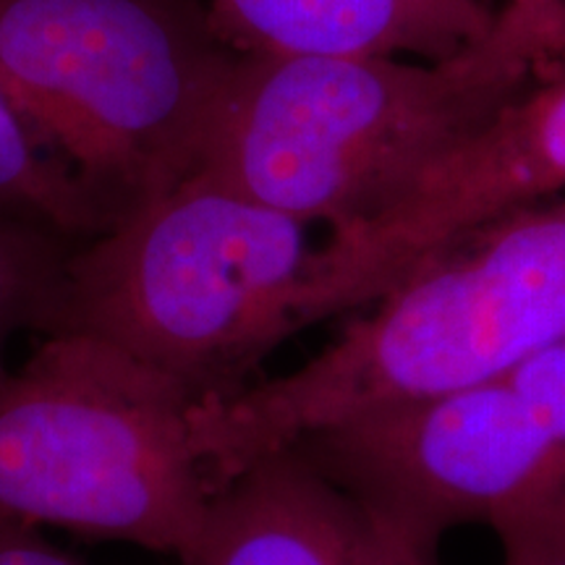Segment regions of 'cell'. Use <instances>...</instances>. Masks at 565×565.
Returning <instances> with one entry per match:
<instances>
[{"label":"cell","mask_w":565,"mask_h":565,"mask_svg":"<svg viewBox=\"0 0 565 565\" xmlns=\"http://www.w3.org/2000/svg\"><path fill=\"white\" fill-rule=\"evenodd\" d=\"M565 58V34L503 9L448 61L242 55L200 171L330 228L372 221Z\"/></svg>","instance_id":"obj_1"},{"label":"cell","mask_w":565,"mask_h":565,"mask_svg":"<svg viewBox=\"0 0 565 565\" xmlns=\"http://www.w3.org/2000/svg\"><path fill=\"white\" fill-rule=\"evenodd\" d=\"M362 312L299 370L194 406L212 484L333 424L490 383L565 338V194L469 233Z\"/></svg>","instance_id":"obj_2"},{"label":"cell","mask_w":565,"mask_h":565,"mask_svg":"<svg viewBox=\"0 0 565 565\" xmlns=\"http://www.w3.org/2000/svg\"><path fill=\"white\" fill-rule=\"evenodd\" d=\"M238 63L204 0H0V87L113 228L196 175Z\"/></svg>","instance_id":"obj_3"},{"label":"cell","mask_w":565,"mask_h":565,"mask_svg":"<svg viewBox=\"0 0 565 565\" xmlns=\"http://www.w3.org/2000/svg\"><path fill=\"white\" fill-rule=\"evenodd\" d=\"M315 254L307 223L196 173L76 244L58 333L100 338L196 406L223 404L259 383L270 351L301 330Z\"/></svg>","instance_id":"obj_4"},{"label":"cell","mask_w":565,"mask_h":565,"mask_svg":"<svg viewBox=\"0 0 565 565\" xmlns=\"http://www.w3.org/2000/svg\"><path fill=\"white\" fill-rule=\"evenodd\" d=\"M194 398L131 353L82 333L0 362V515L179 557L215 487Z\"/></svg>","instance_id":"obj_5"},{"label":"cell","mask_w":565,"mask_h":565,"mask_svg":"<svg viewBox=\"0 0 565 565\" xmlns=\"http://www.w3.org/2000/svg\"><path fill=\"white\" fill-rule=\"evenodd\" d=\"M387 532L435 550L565 494V448L508 377L408 401L294 443Z\"/></svg>","instance_id":"obj_6"},{"label":"cell","mask_w":565,"mask_h":565,"mask_svg":"<svg viewBox=\"0 0 565 565\" xmlns=\"http://www.w3.org/2000/svg\"><path fill=\"white\" fill-rule=\"evenodd\" d=\"M565 194V58L482 131L437 160L391 207L317 246L299 328L362 312L463 236Z\"/></svg>","instance_id":"obj_7"},{"label":"cell","mask_w":565,"mask_h":565,"mask_svg":"<svg viewBox=\"0 0 565 565\" xmlns=\"http://www.w3.org/2000/svg\"><path fill=\"white\" fill-rule=\"evenodd\" d=\"M374 521L294 445L215 487L179 565H359Z\"/></svg>","instance_id":"obj_8"},{"label":"cell","mask_w":565,"mask_h":565,"mask_svg":"<svg viewBox=\"0 0 565 565\" xmlns=\"http://www.w3.org/2000/svg\"><path fill=\"white\" fill-rule=\"evenodd\" d=\"M238 55H385L448 61L490 38L492 0H204Z\"/></svg>","instance_id":"obj_9"},{"label":"cell","mask_w":565,"mask_h":565,"mask_svg":"<svg viewBox=\"0 0 565 565\" xmlns=\"http://www.w3.org/2000/svg\"><path fill=\"white\" fill-rule=\"evenodd\" d=\"M79 238L24 217L0 215V362L9 338L61 330L71 254Z\"/></svg>","instance_id":"obj_10"},{"label":"cell","mask_w":565,"mask_h":565,"mask_svg":"<svg viewBox=\"0 0 565 565\" xmlns=\"http://www.w3.org/2000/svg\"><path fill=\"white\" fill-rule=\"evenodd\" d=\"M0 215L24 217L89 242L113 228L110 217L32 145L0 87Z\"/></svg>","instance_id":"obj_11"},{"label":"cell","mask_w":565,"mask_h":565,"mask_svg":"<svg viewBox=\"0 0 565 565\" xmlns=\"http://www.w3.org/2000/svg\"><path fill=\"white\" fill-rule=\"evenodd\" d=\"M492 532L503 565H565V494L508 513Z\"/></svg>","instance_id":"obj_12"},{"label":"cell","mask_w":565,"mask_h":565,"mask_svg":"<svg viewBox=\"0 0 565 565\" xmlns=\"http://www.w3.org/2000/svg\"><path fill=\"white\" fill-rule=\"evenodd\" d=\"M524 395L542 427L565 448V338L503 374Z\"/></svg>","instance_id":"obj_13"},{"label":"cell","mask_w":565,"mask_h":565,"mask_svg":"<svg viewBox=\"0 0 565 565\" xmlns=\"http://www.w3.org/2000/svg\"><path fill=\"white\" fill-rule=\"evenodd\" d=\"M0 565H84L63 553L38 526L21 524L17 519L0 515Z\"/></svg>","instance_id":"obj_14"},{"label":"cell","mask_w":565,"mask_h":565,"mask_svg":"<svg viewBox=\"0 0 565 565\" xmlns=\"http://www.w3.org/2000/svg\"><path fill=\"white\" fill-rule=\"evenodd\" d=\"M374 526V540L359 565H440L435 550L412 545L380 524Z\"/></svg>","instance_id":"obj_15"},{"label":"cell","mask_w":565,"mask_h":565,"mask_svg":"<svg viewBox=\"0 0 565 565\" xmlns=\"http://www.w3.org/2000/svg\"><path fill=\"white\" fill-rule=\"evenodd\" d=\"M500 9L515 19L536 21L550 30L565 32V0H503Z\"/></svg>","instance_id":"obj_16"}]
</instances>
